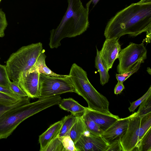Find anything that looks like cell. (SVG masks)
Wrapping results in <instances>:
<instances>
[{"label": "cell", "instance_id": "6da1fadb", "mask_svg": "<svg viewBox=\"0 0 151 151\" xmlns=\"http://www.w3.org/2000/svg\"><path fill=\"white\" fill-rule=\"evenodd\" d=\"M147 32L151 38V2L133 3L118 12L107 23L104 32L106 39L119 38L126 35L136 37Z\"/></svg>", "mask_w": 151, "mask_h": 151}, {"label": "cell", "instance_id": "7a4b0ae2", "mask_svg": "<svg viewBox=\"0 0 151 151\" xmlns=\"http://www.w3.org/2000/svg\"><path fill=\"white\" fill-rule=\"evenodd\" d=\"M67 10L57 27L50 31L49 46L51 49L61 45L60 41L65 37L80 35L89 25V10L83 5L81 0H67Z\"/></svg>", "mask_w": 151, "mask_h": 151}, {"label": "cell", "instance_id": "3957f363", "mask_svg": "<svg viewBox=\"0 0 151 151\" xmlns=\"http://www.w3.org/2000/svg\"><path fill=\"white\" fill-rule=\"evenodd\" d=\"M60 96L39 99L35 102L14 107L0 117V139H6L23 121L46 109L58 104Z\"/></svg>", "mask_w": 151, "mask_h": 151}, {"label": "cell", "instance_id": "277c9868", "mask_svg": "<svg viewBox=\"0 0 151 151\" xmlns=\"http://www.w3.org/2000/svg\"><path fill=\"white\" fill-rule=\"evenodd\" d=\"M68 75L75 93L86 100L88 109L106 114H113L109 111L108 99L93 86L88 80L86 72L82 68L73 63Z\"/></svg>", "mask_w": 151, "mask_h": 151}, {"label": "cell", "instance_id": "5b68a950", "mask_svg": "<svg viewBox=\"0 0 151 151\" xmlns=\"http://www.w3.org/2000/svg\"><path fill=\"white\" fill-rule=\"evenodd\" d=\"M43 50L42 44L39 42L23 46L12 53L6 65L10 80L19 83L22 77L33 71Z\"/></svg>", "mask_w": 151, "mask_h": 151}, {"label": "cell", "instance_id": "8992f818", "mask_svg": "<svg viewBox=\"0 0 151 151\" xmlns=\"http://www.w3.org/2000/svg\"><path fill=\"white\" fill-rule=\"evenodd\" d=\"M151 128V113L143 116L135 112L129 116L127 131L120 139L123 151H133L146 132Z\"/></svg>", "mask_w": 151, "mask_h": 151}, {"label": "cell", "instance_id": "52a82bcc", "mask_svg": "<svg viewBox=\"0 0 151 151\" xmlns=\"http://www.w3.org/2000/svg\"><path fill=\"white\" fill-rule=\"evenodd\" d=\"M75 92L69 75L65 77H52L40 74L39 99L47 98L67 93Z\"/></svg>", "mask_w": 151, "mask_h": 151}, {"label": "cell", "instance_id": "ba28073f", "mask_svg": "<svg viewBox=\"0 0 151 151\" xmlns=\"http://www.w3.org/2000/svg\"><path fill=\"white\" fill-rule=\"evenodd\" d=\"M147 55V50L143 43H130L125 48L121 49L119 53L117 72L122 73L128 72L138 61L145 60Z\"/></svg>", "mask_w": 151, "mask_h": 151}, {"label": "cell", "instance_id": "9c48e42d", "mask_svg": "<svg viewBox=\"0 0 151 151\" xmlns=\"http://www.w3.org/2000/svg\"><path fill=\"white\" fill-rule=\"evenodd\" d=\"M76 151H106L109 144L101 135L86 131L75 144Z\"/></svg>", "mask_w": 151, "mask_h": 151}, {"label": "cell", "instance_id": "30bf717a", "mask_svg": "<svg viewBox=\"0 0 151 151\" xmlns=\"http://www.w3.org/2000/svg\"><path fill=\"white\" fill-rule=\"evenodd\" d=\"M119 38L106 39L99 53L103 64L107 70L111 69L115 60L118 58L121 50Z\"/></svg>", "mask_w": 151, "mask_h": 151}, {"label": "cell", "instance_id": "8fae6325", "mask_svg": "<svg viewBox=\"0 0 151 151\" xmlns=\"http://www.w3.org/2000/svg\"><path fill=\"white\" fill-rule=\"evenodd\" d=\"M40 73L37 69L22 77L19 85L29 98H38Z\"/></svg>", "mask_w": 151, "mask_h": 151}, {"label": "cell", "instance_id": "7c38bea8", "mask_svg": "<svg viewBox=\"0 0 151 151\" xmlns=\"http://www.w3.org/2000/svg\"><path fill=\"white\" fill-rule=\"evenodd\" d=\"M129 116L120 118L101 135L109 144L111 142L120 139L125 133L128 126Z\"/></svg>", "mask_w": 151, "mask_h": 151}, {"label": "cell", "instance_id": "4fadbf2b", "mask_svg": "<svg viewBox=\"0 0 151 151\" xmlns=\"http://www.w3.org/2000/svg\"><path fill=\"white\" fill-rule=\"evenodd\" d=\"M84 112L104 132L120 119L118 116L106 114L91 110L88 108Z\"/></svg>", "mask_w": 151, "mask_h": 151}, {"label": "cell", "instance_id": "5bb4252c", "mask_svg": "<svg viewBox=\"0 0 151 151\" xmlns=\"http://www.w3.org/2000/svg\"><path fill=\"white\" fill-rule=\"evenodd\" d=\"M62 124V121L57 122L51 125L39 137L40 151H44L50 142L58 137Z\"/></svg>", "mask_w": 151, "mask_h": 151}, {"label": "cell", "instance_id": "9a60e30c", "mask_svg": "<svg viewBox=\"0 0 151 151\" xmlns=\"http://www.w3.org/2000/svg\"><path fill=\"white\" fill-rule=\"evenodd\" d=\"M58 104L61 109L74 114L83 113L88 109V107L82 106L72 98L61 99Z\"/></svg>", "mask_w": 151, "mask_h": 151}, {"label": "cell", "instance_id": "2e32d148", "mask_svg": "<svg viewBox=\"0 0 151 151\" xmlns=\"http://www.w3.org/2000/svg\"><path fill=\"white\" fill-rule=\"evenodd\" d=\"M45 50L43 49L38 57L35 64L34 67L37 69L40 74L52 77H61L68 76V75L58 74L52 71L48 67L45 63L46 56L45 54Z\"/></svg>", "mask_w": 151, "mask_h": 151}, {"label": "cell", "instance_id": "e0dca14e", "mask_svg": "<svg viewBox=\"0 0 151 151\" xmlns=\"http://www.w3.org/2000/svg\"><path fill=\"white\" fill-rule=\"evenodd\" d=\"M76 121L72 127L69 135L74 144L81 136L87 131L81 117L79 114H76Z\"/></svg>", "mask_w": 151, "mask_h": 151}, {"label": "cell", "instance_id": "ac0fdd59", "mask_svg": "<svg viewBox=\"0 0 151 151\" xmlns=\"http://www.w3.org/2000/svg\"><path fill=\"white\" fill-rule=\"evenodd\" d=\"M96 55L95 59V67L98 70L100 76V83L104 86L108 82L110 77L108 70L104 65L101 59L99 51L96 47Z\"/></svg>", "mask_w": 151, "mask_h": 151}, {"label": "cell", "instance_id": "d6986e66", "mask_svg": "<svg viewBox=\"0 0 151 151\" xmlns=\"http://www.w3.org/2000/svg\"><path fill=\"white\" fill-rule=\"evenodd\" d=\"M76 114H71L63 118L62 120V126L58 137H61L69 135L72 127L76 121Z\"/></svg>", "mask_w": 151, "mask_h": 151}, {"label": "cell", "instance_id": "ffe728a7", "mask_svg": "<svg viewBox=\"0 0 151 151\" xmlns=\"http://www.w3.org/2000/svg\"><path fill=\"white\" fill-rule=\"evenodd\" d=\"M81 117L87 131L93 134L98 135H101L104 132L84 112L83 113Z\"/></svg>", "mask_w": 151, "mask_h": 151}, {"label": "cell", "instance_id": "44dd1931", "mask_svg": "<svg viewBox=\"0 0 151 151\" xmlns=\"http://www.w3.org/2000/svg\"><path fill=\"white\" fill-rule=\"evenodd\" d=\"M134 151H151V128L138 142Z\"/></svg>", "mask_w": 151, "mask_h": 151}, {"label": "cell", "instance_id": "7402d4cb", "mask_svg": "<svg viewBox=\"0 0 151 151\" xmlns=\"http://www.w3.org/2000/svg\"><path fill=\"white\" fill-rule=\"evenodd\" d=\"M23 98L0 92V104L11 105L20 101Z\"/></svg>", "mask_w": 151, "mask_h": 151}, {"label": "cell", "instance_id": "603a6c76", "mask_svg": "<svg viewBox=\"0 0 151 151\" xmlns=\"http://www.w3.org/2000/svg\"><path fill=\"white\" fill-rule=\"evenodd\" d=\"M144 62V61H139L128 72L124 73L116 74V77L118 81L123 83L131 75L137 72L139 69L141 64Z\"/></svg>", "mask_w": 151, "mask_h": 151}, {"label": "cell", "instance_id": "cb8c5ba5", "mask_svg": "<svg viewBox=\"0 0 151 151\" xmlns=\"http://www.w3.org/2000/svg\"><path fill=\"white\" fill-rule=\"evenodd\" d=\"M136 112L141 116L151 113V96L140 104L139 109Z\"/></svg>", "mask_w": 151, "mask_h": 151}, {"label": "cell", "instance_id": "d4e9b609", "mask_svg": "<svg viewBox=\"0 0 151 151\" xmlns=\"http://www.w3.org/2000/svg\"><path fill=\"white\" fill-rule=\"evenodd\" d=\"M30 103L29 98L26 97L17 102L10 105L0 104V117L5 112L14 107L19 106Z\"/></svg>", "mask_w": 151, "mask_h": 151}, {"label": "cell", "instance_id": "484cf974", "mask_svg": "<svg viewBox=\"0 0 151 151\" xmlns=\"http://www.w3.org/2000/svg\"><path fill=\"white\" fill-rule=\"evenodd\" d=\"M44 151H65L60 138L57 137L49 144Z\"/></svg>", "mask_w": 151, "mask_h": 151}, {"label": "cell", "instance_id": "4316f807", "mask_svg": "<svg viewBox=\"0 0 151 151\" xmlns=\"http://www.w3.org/2000/svg\"><path fill=\"white\" fill-rule=\"evenodd\" d=\"M11 81L6 66L0 64V85L9 88Z\"/></svg>", "mask_w": 151, "mask_h": 151}, {"label": "cell", "instance_id": "83f0119b", "mask_svg": "<svg viewBox=\"0 0 151 151\" xmlns=\"http://www.w3.org/2000/svg\"><path fill=\"white\" fill-rule=\"evenodd\" d=\"M59 137L65 151H76L75 144L69 135Z\"/></svg>", "mask_w": 151, "mask_h": 151}, {"label": "cell", "instance_id": "f1b7e54d", "mask_svg": "<svg viewBox=\"0 0 151 151\" xmlns=\"http://www.w3.org/2000/svg\"><path fill=\"white\" fill-rule=\"evenodd\" d=\"M151 96V86H150L147 92L140 98L130 103L128 108L130 112L134 111L136 108L147 99Z\"/></svg>", "mask_w": 151, "mask_h": 151}, {"label": "cell", "instance_id": "f546056e", "mask_svg": "<svg viewBox=\"0 0 151 151\" xmlns=\"http://www.w3.org/2000/svg\"><path fill=\"white\" fill-rule=\"evenodd\" d=\"M9 88L16 95L22 98L27 97L26 94L20 88L18 83L11 81Z\"/></svg>", "mask_w": 151, "mask_h": 151}, {"label": "cell", "instance_id": "4dcf8cb0", "mask_svg": "<svg viewBox=\"0 0 151 151\" xmlns=\"http://www.w3.org/2000/svg\"><path fill=\"white\" fill-rule=\"evenodd\" d=\"M7 25L6 15L4 12L0 9V37L4 36L5 30Z\"/></svg>", "mask_w": 151, "mask_h": 151}, {"label": "cell", "instance_id": "1f68e13d", "mask_svg": "<svg viewBox=\"0 0 151 151\" xmlns=\"http://www.w3.org/2000/svg\"><path fill=\"white\" fill-rule=\"evenodd\" d=\"M106 151H123L120 139L116 140L109 144Z\"/></svg>", "mask_w": 151, "mask_h": 151}, {"label": "cell", "instance_id": "d6a6232c", "mask_svg": "<svg viewBox=\"0 0 151 151\" xmlns=\"http://www.w3.org/2000/svg\"><path fill=\"white\" fill-rule=\"evenodd\" d=\"M125 88L123 83L118 82L114 88V93L115 94H120Z\"/></svg>", "mask_w": 151, "mask_h": 151}, {"label": "cell", "instance_id": "836d02e7", "mask_svg": "<svg viewBox=\"0 0 151 151\" xmlns=\"http://www.w3.org/2000/svg\"><path fill=\"white\" fill-rule=\"evenodd\" d=\"M0 92L9 95H17L9 88L1 85H0Z\"/></svg>", "mask_w": 151, "mask_h": 151}, {"label": "cell", "instance_id": "e575fe53", "mask_svg": "<svg viewBox=\"0 0 151 151\" xmlns=\"http://www.w3.org/2000/svg\"><path fill=\"white\" fill-rule=\"evenodd\" d=\"M99 0H91L86 4V8L88 9H89V7L91 3L93 4V7H94L97 4Z\"/></svg>", "mask_w": 151, "mask_h": 151}, {"label": "cell", "instance_id": "d590c367", "mask_svg": "<svg viewBox=\"0 0 151 151\" xmlns=\"http://www.w3.org/2000/svg\"><path fill=\"white\" fill-rule=\"evenodd\" d=\"M151 2V0H141L140 1L137 2L139 3H147Z\"/></svg>", "mask_w": 151, "mask_h": 151}, {"label": "cell", "instance_id": "8d00e7d4", "mask_svg": "<svg viewBox=\"0 0 151 151\" xmlns=\"http://www.w3.org/2000/svg\"><path fill=\"white\" fill-rule=\"evenodd\" d=\"M149 69H148V68H147V71L148 72V73L150 75H151V69H150V68Z\"/></svg>", "mask_w": 151, "mask_h": 151}, {"label": "cell", "instance_id": "74e56055", "mask_svg": "<svg viewBox=\"0 0 151 151\" xmlns=\"http://www.w3.org/2000/svg\"><path fill=\"white\" fill-rule=\"evenodd\" d=\"M1 1V0H0V2Z\"/></svg>", "mask_w": 151, "mask_h": 151}, {"label": "cell", "instance_id": "f35d334b", "mask_svg": "<svg viewBox=\"0 0 151 151\" xmlns=\"http://www.w3.org/2000/svg\"></svg>", "mask_w": 151, "mask_h": 151}]
</instances>
